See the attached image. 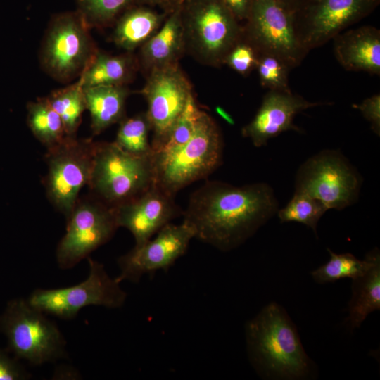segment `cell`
Wrapping results in <instances>:
<instances>
[{"instance_id": "1", "label": "cell", "mask_w": 380, "mask_h": 380, "mask_svg": "<svg viewBox=\"0 0 380 380\" xmlns=\"http://www.w3.org/2000/svg\"><path fill=\"white\" fill-rule=\"evenodd\" d=\"M278 205L267 184L236 186L208 181L191 194L183 222L194 238L229 251L252 236L277 213Z\"/></svg>"}, {"instance_id": "2", "label": "cell", "mask_w": 380, "mask_h": 380, "mask_svg": "<svg viewBox=\"0 0 380 380\" xmlns=\"http://www.w3.org/2000/svg\"><path fill=\"white\" fill-rule=\"evenodd\" d=\"M247 348L256 369L265 377L307 376L311 362L293 322L277 303L265 306L246 327Z\"/></svg>"}, {"instance_id": "3", "label": "cell", "mask_w": 380, "mask_h": 380, "mask_svg": "<svg viewBox=\"0 0 380 380\" xmlns=\"http://www.w3.org/2000/svg\"><path fill=\"white\" fill-rule=\"evenodd\" d=\"M223 139L215 120L203 111L184 144L152 155L153 185L175 196L182 189L209 176L221 164Z\"/></svg>"}, {"instance_id": "4", "label": "cell", "mask_w": 380, "mask_h": 380, "mask_svg": "<svg viewBox=\"0 0 380 380\" xmlns=\"http://www.w3.org/2000/svg\"><path fill=\"white\" fill-rule=\"evenodd\" d=\"M185 48L200 63L220 67L243 39V25L221 0H188L182 5Z\"/></svg>"}, {"instance_id": "5", "label": "cell", "mask_w": 380, "mask_h": 380, "mask_svg": "<svg viewBox=\"0 0 380 380\" xmlns=\"http://www.w3.org/2000/svg\"><path fill=\"white\" fill-rule=\"evenodd\" d=\"M151 158L127 153L114 141H96L88 184L91 194L111 208L139 196L153 184Z\"/></svg>"}, {"instance_id": "6", "label": "cell", "mask_w": 380, "mask_h": 380, "mask_svg": "<svg viewBox=\"0 0 380 380\" xmlns=\"http://www.w3.org/2000/svg\"><path fill=\"white\" fill-rule=\"evenodd\" d=\"M0 331L9 350L34 365L65 355L66 343L58 327L27 300L8 302L0 316Z\"/></svg>"}, {"instance_id": "7", "label": "cell", "mask_w": 380, "mask_h": 380, "mask_svg": "<svg viewBox=\"0 0 380 380\" xmlns=\"http://www.w3.org/2000/svg\"><path fill=\"white\" fill-rule=\"evenodd\" d=\"M89 27L78 11L55 15L41 46L43 69L53 79L68 82L79 78L99 51Z\"/></svg>"}, {"instance_id": "8", "label": "cell", "mask_w": 380, "mask_h": 380, "mask_svg": "<svg viewBox=\"0 0 380 380\" xmlns=\"http://www.w3.org/2000/svg\"><path fill=\"white\" fill-rule=\"evenodd\" d=\"M95 142L91 139L65 137L55 146L47 148L44 160L47 172L43 184L46 196L66 220L88 185L94 156Z\"/></svg>"}, {"instance_id": "9", "label": "cell", "mask_w": 380, "mask_h": 380, "mask_svg": "<svg viewBox=\"0 0 380 380\" xmlns=\"http://www.w3.org/2000/svg\"><path fill=\"white\" fill-rule=\"evenodd\" d=\"M362 178L341 152L324 150L299 167L295 192L305 194L329 209L342 210L358 198Z\"/></svg>"}, {"instance_id": "10", "label": "cell", "mask_w": 380, "mask_h": 380, "mask_svg": "<svg viewBox=\"0 0 380 380\" xmlns=\"http://www.w3.org/2000/svg\"><path fill=\"white\" fill-rule=\"evenodd\" d=\"M89 272L80 284L64 288L36 289L28 299L29 304L46 314L61 319L75 317L89 305L118 308L122 306L127 293L115 278H111L103 264L88 258Z\"/></svg>"}, {"instance_id": "11", "label": "cell", "mask_w": 380, "mask_h": 380, "mask_svg": "<svg viewBox=\"0 0 380 380\" xmlns=\"http://www.w3.org/2000/svg\"><path fill=\"white\" fill-rule=\"evenodd\" d=\"M243 39L258 56H274L291 70L298 67L309 53L297 37L292 13L277 0H252L243 25Z\"/></svg>"}, {"instance_id": "12", "label": "cell", "mask_w": 380, "mask_h": 380, "mask_svg": "<svg viewBox=\"0 0 380 380\" xmlns=\"http://www.w3.org/2000/svg\"><path fill=\"white\" fill-rule=\"evenodd\" d=\"M66 232L56 250L61 269H70L108 242L119 228L113 208L91 194L79 197L66 220Z\"/></svg>"}, {"instance_id": "13", "label": "cell", "mask_w": 380, "mask_h": 380, "mask_svg": "<svg viewBox=\"0 0 380 380\" xmlns=\"http://www.w3.org/2000/svg\"><path fill=\"white\" fill-rule=\"evenodd\" d=\"M380 0H308L292 13L297 37L308 51L371 14Z\"/></svg>"}, {"instance_id": "14", "label": "cell", "mask_w": 380, "mask_h": 380, "mask_svg": "<svg viewBox=\"0 0 380 380\" xmlns=\"http://www.w3.org/2000/svg\"><path fill=\"white\" fill-rule=\"evenodd\" d=\"M141 94L146 100V112L151 123L153 152L163 143L193 95L190 81L179 64L148 73Z\"/></svg>"}, {"instance_id": "15", "label": "cell", "mask_w": 380, "mask_h": 380, "mask_svg": "<svg viewBox=\"0 0 380 380\" xmlns=\"http://www.w3.org/2000/svg\"><path fill=\"white\" fill-rule=\"evenodd\" d=\"M194 238V232L184 222L168 223L158 232L155 238L134 246L118 258L120 274L116 280L120 283L125 280L135 283L145 274L167 271L185 254Z\"/></svg>"}, {"instance_id": "16", "label": "cell", "mask_w": 380, "mask_h": 380, "mask_svg": "<svg viewBox=\"0 0 380 380\" xmlns=\"http://www.w3.org/2000/svg\"><path fill=\"white\" fill-rule=\"evenodd\" d=\"M119 227L127 229L139 246L164 226L183 214L175 196L155 185L136 198L113 208Z\"/></svg>"}, {"instance_id": "17", "label": "cell", "mask_w": 380, "mask_h": 380, "mask_svg": "<svg viewBox=\"0 0 380 380\" xmlns=\"http://www.w3.org/2000/svg\"><path fill=\"white\" fill-rule=\"evenodd\" d=\"M331 105L327 102H311L289 91L269 90L253 119L241 129L256 147L267 145V141L283 132L300 129L293 124L294 117L312 107Z\"/></svg>"}, {"instance_id": "18", "label": "cell", "mask_w": 380, "mask_h": 380, "mask_svg": "<svg viewBox=\"0 0 380 380\" xmlns=\"http://www.w3.org/2000/svg\"><path fill=\"white\" fill-rule=\"evenodd\" d=\"M337 61L348 71L380 75V30L372 25L342 32L334 39Z\"/></svg>"}, {"instance_id": "19", "label": "cell", "mask_w": 380, "mask_h": 380, "mask_svg": "<svg viewBox=\"0 0 380 380\" xmlns=\"http://www.w3.org/2000/svg\"><path fill=\"white\" fill-rule=\"evenodd\" d=\"M182 6L168 13L161 27L141 46L139 66L150 72L179 64L186 51Z\"/></svg>"}, {"instance_id": "20", "label": "cell", "mask_w": 380, "mask_h": 380, "mask_svg": "<svg viewBox=\"0 0 380 380\" xmlns=\"http://www.w3.org/2000/svg\"><path fill=\"white\" fill-rule=\"evenodd\" d=\"M168 13L150 6L133 5L115 22L113 40L120 48L132 52L141 46L160 27Z\"/></svg>"}, {"instance_id": "21", "label": "cell", "mask_w": 380, "mask_h": 380, "mask_svg": "<svg viewBox=\"0 0 380 380\" xmlns=\"http://www.w3.org/2000/svg\"><path fill=\"white\" fill-rule=\"evenodd\" d=\"M83 89L94 136L126 117L125 103L129 94L126 86L98 85Z\"/></svg>"}, {"instance_id": "22", "label": "cell", "mask_w": 380, "mask_h": 380, "mask_svg": "<svg viewBox=\"0 0 380 380\" xmlns=\"http://www.w3.org/2000/svg\"><path fill=\"white\" fill-rule=\"evenodd\" d=\"M138 68V60L132 52L114 56L99 50L78 80L83 87L126 86Z\"/></svg>"}, {"instance_id": "23", "label": "cell", "mask_w": 380, "mask_h": 380, "mask_svg": "<svg viewBox=\"0 0 380 380\" xmlns=\"http://www.w3.org/2000/svg\"><path fill=\"white\" fill-rule=\"evenodd\" d=\"M352 296L348 304L352 328L359 327L367 315L380 309V255L361 276L352 279Z\"/></svg>"}, {"instance_id": "24", "label": "cell", "mask_w": 380, "mask_h": 380, "mask_svg": "<svg viewBox=\"0 0 380 380\" xmlns=\"http://www.w3.org/2000/svg\"><path fill=\"white\" fill-rule=\"evenodd\" d=\"M27 111L29 128L46 149L58 144L66 137L63 122L46 97L29 102Z\"/></svg>"}, {"instance_id": "25", "label": "cell", "mask_w": 380, "mask_h": 380, "mask_svg": "<svg viewBox=\"0 0 380 380\" xmlns=\"http://www.w3.org/2000/svg\"><path fill=\"white\" fill-rule=\"evenodd\" d=\"M48 101L59 115L67 137H77L82 120L86 101L84 89L77 80L65 88L52 91L46 96Z\"/></svg>"}, {"instance_id": "26", "label": "cell", "mask_w": 380, "mask_h": 380, "mask_svg": "<svg viewBox=\"0 0 380 380\" xmlns=\"http://www.w3.org/2000/svg\"><path fill=\"white\" fill-rule=\"evenodd\" d=\"M329 260L311 272L317 283L334 282L344 278L355 279L363 274L372 265L377 249L368 253L363 260H360L349 253L336 254L329 248Z\"/></svg>"}, {"instance_id": "27", "label": "cell", "mask_w": 380, "mask_h": 380, "mask_svg": "<svg viewBox=\"0 0 380 380\" xmlns=\"http://www.w3.org/2000/svg\"><path fill=\"white\" fill-rule=\"evenodd\" d=\"M114 143L125 152L139 157H151L153 150L148 141L151 123L146 113L131 118L125 117L120 122Z\"/></svg>"}, {"instance_id": "28", "label": "cell", "mask_w": 380, "mask_h": 380, "mask_svg": "<svg viewBox=\"0 0 380 380\" xmlns=\"http://www.w3.org/2000/svg\"><path fill=\"white\" fill-rule=\"evenodd\" d=\"M78 13L89 27H105L115 23L135 0H76Z\"/></svg>"}, {"instance_id": "29", "label": "cell", "mask_w": 380, "mask_h": 380, "mask_svg": "<svg viewBox=\"0 0 380 380\" xmlns=\"http://www.w3.org/2000/svg\"><path fill=\"white\" fill-rule=\"evenodd\" d=\"M328 210L319 201L295 192L285 208L277 211L281 222H297L310 227L317 234V222Z\"/></svg>"}, {"instance_id": "30", "label": "cell", "mask_w": 380, "mask_h": 380, "mask_svg": "<svg viewBox=\"0 0 380 380\" xmlns=\"http://www.w3.org/2000/svg\"><path fill=\"white\" fill-rule=\"evenodd\" d=\"M203 113L193 94L163 143L153 153L170 149L186 142L194 133Z\"/></svg>"}, {"instance_id": "31", "label": "cell", "mask_w": 380, "mask_h": 380, "mask_svg": "<svg viewBox=\"0 0 380 380\" xmlns=\"http://www.w3.org/2000/svg\"><path fill=\"white\" fill-rule=\"evenodd\" d=\"M255 70L264 88L274 91H291L289 85L291 69L279 58L269 54L259 55Z\"/></svg>"}, {"instance_id": "32", "label": "cell", "mask_w": 380, "mask_h": 380, "mask_svg": "<svg viewBox=\"0 0 380 380\" xmlns=\"http://www.w3.org/2000/svg\"><path fill=\"white\" fill-rule=\"evenodd\" d=\"M258 54L254 48L243 39L229 52L224 65L243 76H248L255 70Z\"/></svg>"}, {"instance_id": "33", "label": "cell", "mask_w": 380, "mask_h": 380, "mask_svg": "<svg viewBox=\"0 0 380 380\" xmlns=\"http://www.w3.org/2000/svg\"><path fill=\"white\" fill-rule=\"evenodd\" d=\"M353 107L359 110L363 117L371 124L372 131L380 134V94H376L364 99L359 104H353Z\"/></svg>"}, {"instance_id": "34", "label": "cell", "mask_w": 380, "mask_h": 380, "mask_svg": "<svg viewBox=\"0 0 380 380\" xmlns=\"http://www.w3.org/2000/svg\"><path fill=\"white\" fill-rule=\"evenodd\" d=\"M27 377L23 367L0 349V380H20Z\"/></svg>"}, {"instance_id": "35", "label": "cell", "mask_w": 380, "mask_h": 380, "mask_svg": "<svg viewBox=\"0 0 380 380\" xmlns=\"http://www.w3.org/2000/svg\"><path fill=\"white\" fill-rule=\"evenodd\" d=\"M227 8L239 21H246L252 4V0H221Z\"/></svg>"}, {"instance_id": "36", "label": "cell", "mask_w": 380, "mask_h": 380, "mask_svg": "<svg viewBox=\"0 0 380 380\" xmlns=\"http://www.w3.org/2000/svg\"><path fill=\"white\" fill-rule=\"evenodd\" d=\"M292 13L305 5L308 0H277Z\"/></svg>"}, {"instance_id": "37", "label": "cell", "mask_w": 380, "mask_h": 380, "mask_svg": "<svg viewBox=\"0 0 380 380\" xmlns=\"http://www.w3.org/2000/svg\"><path fill=\"white\" fill-rule=\"evenodd\" d=\"M188 0H162L160 7H162L164 12L169 13L175 8L182 6L185 1Z\"/></svg>"}, {"instance_id": "38", "label": "cell", "mask_w": 380, "mask_h": 380, "mask_svg": "<svg viewBox=\"0 0 380 380\" xmlns=\"http://www.w3.org/2000/svg\"><path fill=\"white\" fill-rule=\"evenodd\" d=\"M162 0H135V4L141 6H160Z\"/></svg>"}]
</instances>
